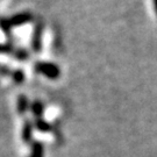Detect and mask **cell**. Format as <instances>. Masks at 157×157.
Here are the masks:
<instances>
[{"label": "cell", "instance_id": "7c38bea8", "mask_svg": "<svg viewBox=\"0 0 157 157\" xmlns=\"http://www.w3.org/2000/svg\"><path fill=\"white\" fill-rule=\"evenodd\" d=\"M13 48L11 45H7V44H0V54H10L12 52Z\"/></svg>", "mask_w": 157, "mask_h": 157}, {"label": "cell", "instance_id": "8992f818", "mask_svg": "<svg viewBox=\"0 0 157 157\" xmlns=\"http://www.w3.org/2000/svg\"><path fill=\"white\" fill-rule=\"evenodd\" d=\"M29 157H43V146L40 142L33 143L32 147V154Z\"/></svg>", "mask_w": 157, "mask_h": 157}, {"label": "cell", "instance_id": "ba28073f", "mask_svg": "<svg viewBox=\"0 0 157 157\" xmlns=\"http://www.w3.org/2000/svg\"><path fill=\"white\" fill-rule=\"evenodd\" d=\"M43 109H44V107L42 105V102H40V101H35L33 104V106H32L33 113L36 117H39V118L43 114Z\"/></svg>", "mask_w": 157, "mask_h": 157}, {"label": "cell", "instance_id": "6da1fadb", "mask_svg": "<svg viewBox=\"0 0 157 157\" xmlns=\"http://www.w3.org/2000/svg\"><path fill=\"white\" fill-rule=\"evenodd\" d=\"M35 70L41 75H44L47 78L55 80L61 76V69L57 64L50 62H37L35 64Z\"/></svg>", "mask_w": 157, "mask_h": 157}, {"label": "cell", "instance_id": "3957f363", "mask_svg": "<svg viewBox=\"0 0 157 157\" xmlns=\"http://www.w3.org/2000/svg\"><path fill=\"white\" fill-rule=\"evenodd\" d=\"M33 20V15L29 12H22V13H17L14 17L10 19L12 26H22L26 23L30 22Z\"/></svg>", "mask_w": 157, "mask_h": 157}, {"label": "cell", "instance_id": "52a82bcc", "mask_svg": "<svg viewBox=\"0 0 157 157\" xmlns=\"http://www.w3.org/2000/svg\"><path fill=\"white\" fill-rule=\"evenodd\" d=\"M12 26L10 19H4V17H0V29L4 32L5 34H8L11 32Z\"/></svg>", "mask_w": 157, "mask_h": 157}, {"label": "cell", "instance_id": "7a4b0ae2", "mask_svg": "<svg viewBox=\"0 0 157 157\" xmlns=\"http://www.w3.org/2000/svg\"><path fill=\"white\" fill-rule=\"evenodd\" d=\"M43 47V23L39 22L35 26L32 36V49L34 52H41Z\"/></svg>", "mask_w": 157, "mask_h": 157}, {"label": "cell", "instance_id": "30bf717a", "mask_svg": "<svg viewBox=\"0 0 157 157\" xmlns=\"http://www.w3.org/2000/svg\"><path fill=\"white\" fill-rule=\"evenodd\" d=\"M36 128L41 130V132H48V130H50L51 126L48 122H45L44 120H41V119H37L36 120Z\"/></svg>", "mask_w": 157, "mask_h": 157}, {"label": "cell", "instance_id": "5b68a950", "mask_svg": "<svg viewBox=\"0 0 157 157\" xmlns=\"http://www.w3.org/2000/svg\"><path fill=\"white\" fill-rule=\"evenodd\" d=\"M22 139L25 142H29L30 139H32V132H33V126H32V122L30 121H26V124L23 126V130H22Z\"/></svg>", "mask_w": 157, "mask_h": 157}, {"label": "cell", "instance_id": "4fadbf2b", "mask_svg": "<svg viewBox=\"0 0 157 157\" xmlns=\"http://www.w3.org/2000/svg\"><path fill=\"white\" fill-rule=\"evenodd\" d=\"M152 2H154V8H155V13H156V15H157V0H152Z\"/></svg>", "mask_w": 157, "mask_h": 157}, {"label": "cell", "instance_id": "9c48e42d", "mask_svg": "<svg viewBox=\"0 0 157 157\" xmlns=\"http://www.w3.org/2000/svg\"><path fill=\"white\" fill-rule=\"evenodd\" d=\"M15 58L17 59H19V61H27L29 57V52L26 49H17V50H15Z\"/></svg>", "mask_w": 157, "mask_h": 157}, {"label": "cell", "instance_id": "277c9868", "mask_svg": "<svg viewBox=\"0 0 157 157\" xmlns=\"http://www.w3.org/2000/svg\"><path fill=\"white\" fill-rule=\"evenodd\" d=\"M27 109H28V99L26 95L21 94L17 98V112L20 114H23Z\"/></svg>", "mask_w": 157, "mask_h": 157}, {"label": "cell", "instance_id": "8fae6325", "mask_svg": "<svg viewBox=\"0 0 157 157\" xmlns=\"http://www.w3.org/2000/svg\"><path fill=\"white\" fill-rule=\"evenodd\" d=\"M12 78L13 80L17 83V84H21L23 80H25V73L21 70H15L13 75H12Z\"/></svg>", "mask_w": 157, "mask_h": 157}]
</instances>
